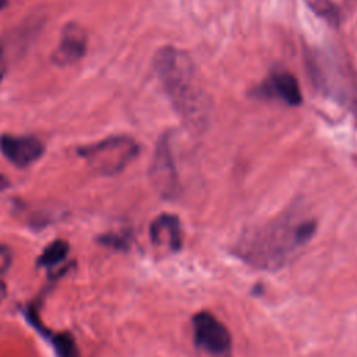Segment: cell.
<instances>
[{
    "instance_id": "6da1fadb",
    "label": "cell",
    "mask_w": 357,
    "mask_h": 357,
    "mask_svg": "<svg viewBox=\"0 0 357 357\" xmlns=\"http://www.w3.org/2000/svg\"><path fill=\"white\" fill-rule=\"evenodd\" d=\"M156 75L183 123L192 131L208 126L211 100L192 59L176 47H162L153 59Z\"/></svg>"
},
{
    "instance_id": "7a4b0ae2",
    "label": "cell",
    "mask_w": 357,
    "mask_h": 357,
    "mask_svg": "<svg viewBox=\"0 0 357 357\" xmlns=\"http://www.w3.org/2000/svg\"><path fill=\"white\" fill-rule=\"evenodd\" d=\"M315 230L312 219L284 216L243 236L236 254L255 268L278 269L312 238Z\"/></svg>"
},
{
    "instance_id": "3957f363",
    "label": "cell",
    "mask_w": 357,
    "mask_h": 357,
    "mask_svg": "<svg viewBox=\"0 0 357 357\" xmlns=\"http://www.w3.org/2000/svg\"><path fill=\"white\" fill-rule=\"evenodd\" d=\"M139 153L138 142L128 135H112L77 148V155L96 173L114 176L123 172Z\"/></svg>"
},
{
    "instance_id": "277c9868",
    "label": "cell",
    "mask_w": 357,
    "mask_h": 357,
    "mask_svg": "<svg viewBox=\"0 0 357 357\" xmlns=\"http://www.w3.org/2000/svg\"><path fill=\"white\" fill-rule=\"evenodd\" d=\"M192 336L198 349L209 356H226L231 337L229 329L211 312H198L192 317Z\"/></svg>"
},
{
    "instance_id": "5b68a950",
    "label": "cell",
    "mask_w": 357,
    "mask_h": 357,
    "mask_svg": "<svg viewBox=\"0 0 357 357\" xmlns=\"http://www.w3.org/2000/svg\"><path fill=\"white\" fill-rule=\"evenodd\" d=\"M149 178L155 190L165 198H172L178 191V176L167 134L162 135L156 144L149 166Z\"/></svg>"
},
{
    "instance_id": "8992f818",
    "label": "cell",
    "mask_w": 357,
    "mask_h": 357,
    "mask_svg": "<svg viewBox=\"0 0 357 357\" xmlns=\"http://www.w3.org/2000/svg\"><path fill=\"white\" fill-rule=\"evenodd\" d=\"M0 152L13 166L24 169L43 156L45 145L33 135L1 134Z\"/></svg>"
},
{
    "instance_id": "52a82bcc",
    "label": "cell",
    "mask_w": 357,
    "mask_h": 357,
    "mask_svg": "<svg viewBox=\"0 0 357 357\" xmlns=\"http://www.w3.org/2000/svg\"><path fill=\"white\" fill-rule=\"evenodd\" d=\"M86 47V31L77 22H67L61 29L59 45L52 54V61L60 67L73 66L85 56Z\"/></svg>"
},
{
    "instance_id": "ba28073f",
    "label": "cell",
    "mask_w": 357,
    "mask_h": 357,
    "mask_svg": "<svg viewBox=\"0 0 357 357\" xmlns=\"http://www.w3.org/2000/svg\"><path fill=\"white\" fill-rule=\"evenodd\" d=\"M261 92L265 96L276 98L290 106L301 103V91L294 75L289 71H275L262 84Z\"/></svg>"
},
{
    "instance_id": "9c48e42d",
    "label": "cell",
    "mask_w": 357,
    "mask_h": 357,
    "mask_svg": "<svg viewBox=\"0 0 357 357\" xmlns=\"http://www.w3.org/2000/svg\"><path fill=\"white\" fill-rule=\"evenodd\" d=\"M149 236L155 245H165L173 251L180 250L183 244L180 220L172 213H162L155 218L149 227Z\"/></svg>"
},
{
    "instance_id": "30bf717a",
    "label": "cell",
    "mask_w": 357,
    "mask_h": 357,
    "mask_svg": "<svg viewBox=\"0 0 357 357\" xmlns=\"http://www.w3.org/2000/svg\"><path fill=\"white\" fill-rule=\"evenodd\" d=\"M26 318L32 326H35L40 333H43V336H46L50 340L57 357H79L78 346H77L74 337L71 336V333H68V332L52 333L47 328H45L40 324V321L36 315V311L33 308L26 311Z\"/></svg>"
},
{
    "instance_id": "8fae6325",
    "label": "cell",
    "mask_w": 357,
    "mask_h": 357,
    "mask_svg": "<svg viewBox=\"0 0 357 357\" xmlns=\"http://www.w3.org/2000/svg\"><path fill=\"white\" fill-rule=\"evenodd\" d=\"M68 251H70V245L66 240H61V238L53 240L40 252L38 258V266L53 268L66 259Z\"/></svg>"
},
{
    "instance_id": "7c38bea8",
    "label": "cell",
    "mask_w": 357,
    "mask_h": 357,
    "mask_svg": "<svg viewBox=\"0 0 357 357\" xmlns=\"http://www.w3.org/2000/svg\"><path fill=\"white\" fill-rule=\"evenodd\" d=\"M6 73H7V60H6L4 50H3V47L0 45V82L6 77Z\"/></svg>"
},
{
    "instance_id": "4fadbf2b",
    "label": "cell",
    "mask_w": 357,
    "mask_h": 357,
    "mask_svg": "<svg viewBox=\"0 0 357 357\" xmlns=\"http://www.w3.org/2000/svg\"><path fill=\"white\" fill-rule=\"evenodd\" d=\"M10 261V252L8 250L0 244V262H4V264H8Z\"/></svg>"
},
{
    "instance_id": "5bb4252c",
    "label": "cell",
    "mask_w": 357,
    "mask_h": 357,
    "mask_svg": "<svg viewBox=\"0 0 357 357\" xmlns=\"http://www.w3.org/2000/svg\"><path fill=\"white\" fill-rule=\"evenodd\" d=\"M8 185H10V181H8V178H7L6 176L0 174V190H4V188H7Z\"/></svg>"
},
{
    "instance_id": "9a60e30c",
    "label": "cell",
    "mask_w": 357,
    "mask_h": 357,
    "mask_svg": "<svg viewBox=\"0 0 357 357\" xmlns=\"http://www.w3.org/2000/svg\"><path fill=\"white\" fill-rule=\"evenodd\" d=\"M7 4H8V0H0V11H1L3 8H6Z\"/></svg>"
}]
</instances>
